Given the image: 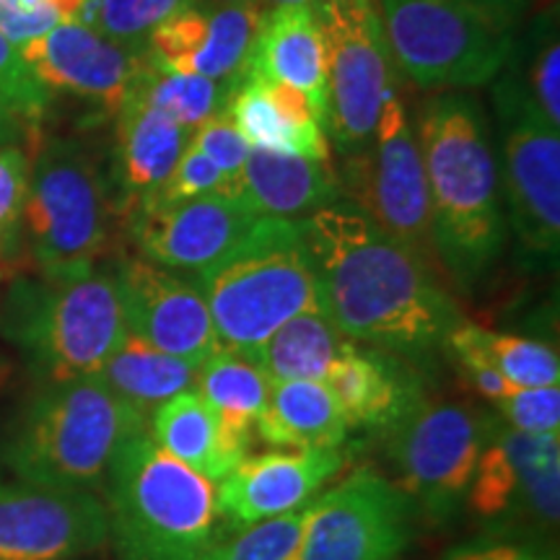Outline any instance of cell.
I'll use <instances>...</instances> for the list:
<instances>
[{
	"instance_id": "obj_41",
	"label": "cell",
	"mask_w": 560,
	"mask_h": 560,
	"mask_svg": "<svg viewBox=\"0 0 560 560\" xmlns=\"http://www.w3.org/2000/svg\"><path fill=\"white\" fill-rule=\"evenodd\" d=\"M441 560H558V550L545 537L480 535L452 548Z\"/></svg>"
},
{
	"instance_id": "obj_11",
	"label": "cell",
	"mask_w": 560,
	"mask_h": 560,
	"mask_svg": "<svg viewBox=\"0 0 560 560\" xmlns=\"http://www.w3.org/2000/svg\"><path fill=\"white\" fill-rule=\"evenodd\" d=\"M342 159L346 164L338 174L342 198L425 262H436L423 159L416 130L395 89L384 102L369 143Z\"/></svg>"
},
{
	"instance_id": "obj_21",
	"label": "cell",
	"mask_w": 560,
	"mask_h": 560,
	"mask_svg": "<svg viewBox=\"0 0 560 560\" xmlns=\"http://www.w3.org/2000/svg\"><path fill=\"white\" fill-rule=\"evenodd\" d=\"M244 79L283 83L301 91L327 132V47L314 5H278L265 13Z\"/></svg>"
},
{
	"instance_id": "obj_20",
	"label": "cell",
	"mask_w": 560,
	"mask_h": 560,
	"mask_svg": "<svg viewBox=\"0 0 560 560\" xmlns=\"http://www.w3.org/2000/svg\"><path fill=\"white\" fill-rule=\"evenodd\" d=\"M348 429L384 431L423 400V374L412 361L350 340L325 376Z\"/></svg>"
},
{
	"instance_id": "obj_1",
	"label": "cell",
	"mask_w": 560,
	"mask_h": 560,
	"mask_svg": "<svg viewBox=\"0 0 560 560\" xmlns=\"http://www.w3.org/2000/svg\"><path fill=\"white\" fill-rule=\"evenodd\" d=\"M304 231L319 312L335 330L408 361L444 348L462 314L433 265L348 200L306 215Z\"/></svg>"
},
{
	"instance_id": "obj_28",
	"label": "cell",
	"mask_w": 560,
	"mask_h": 560,
	"mask_svg": "<svg viewBox=\"0 0 560 560\" xmlns=\"http://www.w3.org/2000/svg\"><path fill=\"white\" fill-rule=\"evenodd\" d=\"M195 389L219 412L231 436L252 450L257 439L255 425L268 410L272 392L265 371L255 361L219 348L210 359L202 361Z\"/></svg>"
},
{
	"instance_id": "obj_24",
	"label": "cell",
	"mask_w": 560,
	"mask_h": 560,
	"mask_svg": "<svg viewBox=\"0 0 560 560\" xmlns=\"http://www.w3.org/2000/svg\"><path fill=\"white\" fill-rule=\"evenodd\" d=\"M145 429L161 450L213 482L229 478L231 470L252 454L247 444L231 436L219 412L202 400L198 389L179 392L166 400L151 412Z\"/></svg>"
},
{
	"instance_id": "obj_22",
	"label": "cell",
	"mask_w": 560,
	"mask_h": 560,
	"mask_svg": "<svg viewBox=\"0 0 560 560\" xmlns=\"http://www.w3.org/2000/svg\"><path fill=\"white\" fill-rule=\"evenodd\" d=\"M236 198L252 215L306 219L342 200V195L330 161L249 149L236 182Z\"/></svg>"
},
{
	"instance_id": "obj_32",
	"label": "cell",
	"mask_w": 560,
	"mask_h": 560,
	"mask_svg": "<svg viewBox=\"0 0 560 560\" xmlns=\"http://www.w3.org/2000/svg\"><path fill=\"white\" fill-rule=\"evenodd\" d=\"M149 55V52H145ZM136 89L149 100L153 107L170 115L182 128H200L215 112L226 109V104L236 86L202 79V75L177 73V70L159 68L149 58L145 68L136 79Z\"/></svg>"
},
{
	"instance_id": "obj_25",
	"label": "cell",
	"mask_w": 560,
	"mask_h": 560,
	"mask_svg": "<svg viewBox=\"0 0 560 560\" xmlns=\"http://www.w3.org/2000/svg\"><path fill=\"white\" fill-rule=\"evenodd\" d=\"M348 423L325 382L272 384L265 416L255 436L276 450H340Z\"/></svg>"
},
{
	"instance_id": "obj_40",
	"label": "cell",
	"mask_w": 560,
	"mask_h": 560,
	"mask_svg": "<svg viewBox=\"0 0 560 560\" xmlns=\"http://www.w3.org/2000/svg\"><path fill=\"white\" fill-rule=\"evenodd\" d=\"M206 195H229L231 198L229 182L221 174L219 166L206 156V153H200L192 143H187V149L182 151V156L177 161V166L172 170L170 179H166L164 187H161V190L149 200L179 202V200L206 198Z\"/></svg>"
},
{
	"instance_id": "obj_13",
	"label": "cell",
	"mask_w": 560,
	"mask_h": 560,
	"mask_svg": "<svg viewBox=\"0 0 560 560\" xmlns=\"http://www.w3.org/2000/svg\"><path fill=\"white\" fill-rule=\"evenodd\" d=\"M327 47V136L340 156L361 151L395 89L376 0H317Z\"/></svg>"
},
{
	"instance_id": "obj_48",
	"label": "cell",
	"mask_w": 560,
	"mask_h": 560,
	"mask_svg": "<svg viewBox=\"0 0 560 560\" xmlns=\"http://www.w3.org/2000/svg\"><path fill=\"white\" fill-rule=\"evenodd\" d=\"M9 122L11 117L5 112H0V138H5V132H9Z\"/></svg>"
},
{
	"instance_id": "obj_37",
	"label": "cell",
	"mask_w": 560,
	"mask_h": 560,
	"mask_svg": "<svg viewBox=\"0 0 560 560\" xmlns=\"http://www.w3.org/2000/svg\"><path fill=\"white\" fill-rule=\"evenodd\" d=\"M50 102V91L32 73L19 47L0 34V112L37 120Z\"/></svg>"
},
{
	"instance_id": "obj_5",
	"label": "cell",
	"mask_w": 560,
	"mask_h": 560,
	"mask_svg": "<svg viewBox=\"0 0 560 560\" xmlns=\"http://www.w3.org/2000/svg\"><path fill=\"white\" fill-rule=\"evenodd\" d=\"M195 283L219 346L244 359L296 314L319 310L304 219L260 215L226 257L198 272Z\"/></svg>"
},
{
	"instance_id": "obj_7",
	"label": "cell",
	"mask_w": 560,
	"mask_h": 560,
	"mask_svg": "<svg viewBox=\"0 0 560 560\" xmlns=\"http://www.w3.org/2000/svg\"><path fill=\"white\" fill-rule=\"evenodd\" d=\"M384 39L418 89H478L514 52L511 24L470 0H376Z\"/></svg>"
},
{
	"instance_id": "obj_31",
	"label": "cell",
	"mask_w": 560,
	"mask_h": 560,
	"mask_svg": "<svg viewBox=\"0 0 560 560\" xmlns=\"http://www.w3.org/2000/svg\"><path fill=\"white\" fill-rule=\"evenodd\" d=\"M236 130L247 140L249 149H268L293 156L330 161V143L322 128H301L270 102L257 81L244 79L226 104Z\"/></svg>"
},
{
	"instance_id": "obj_33",
	"label": "cell",
	"mask_w": 560,
	"mask_h": 560,
	"mask_svg": "<svg viewBox=\"0 0 560 560\" xmlns=\"http://www.w3.org/2000/svg\"><path fill=\"white\" fill-rule=\"evenodd\" d=\"M314 503L317 499L289 514L236 529L231 540H219L200 560H301Z\"/></svg>"
},
{
	"instance_id": "obj_46",
	"label": "cell",
	"mask_w": 560,
	"mask_h": 560,
	"mask_svg": "<svg viewBox=\"0 0 560 560\" xmlns=\"http://www.w3.org/2000/svg\"><path fill=\"white\" fill-rule=\"evenodd\" d=\"M317 0H268L270 9H278V5H314Z\"/></svg>"
},
{
	"instance_id": "obj_35",
	"label": "cell",
	"mask_w": 560,
	"mask_h": 560,
	"mask_svg": "<svg viewBox=\"0 0 560 560\" xmlns=\"http://www.w3.org/2000/svg\"><path fill=\"white\" fill-rule=\"evenodd\" d=\"M524 91L550 128L560 130V42L556 16L545 13L532 32V52Z\"/></svg>"
},
{
	"instance_id": "obj_36",
	"label": "cell",
	"mask_w": 560,
	"mask_h": 560,
	"mask_svg": "<svg viewBox=\"0 0 560 560\" xmlns=\"http://www.w3.org/2000/svg\"><path fill=\"white\" fill-rule=\"evenodd\" d=\"M32 164L24 149L0 145V257H11L21 244L26 195H30Z\"/></svg>"
},
{
	"instance_id": "obj_10",
	"label": "cell",
	"mask_w": 560,
	"mask_h": 560,
	"mask_svg": "<svg viewBox=\"0 0 560 560\" xmlns=\"http://www.w3.org/2000/svg\"><path fill=\"white\" fill-rule=\"evenodd\" d=\"M499 416L423 397L384 429L395 482L416 503L420 522L444 524L465 506L467 488Z\"/></svg>"
},
{
	"instance_id": "obj_39",
	"label": "cell",
	"mask_w": 560,
	"mask_h": 560,
	"mask_svg": "<svg viewBox=\"0 0 560 560\" xmlns=\"http://www.w3.org/2000/svg\"><path fill=\"white\" fill-rule=\"evenodd\" d=\"M190 143L219 166L221 174L229 182L231 198H236V182H240L242 166L244 161H247L249 143L242 138V132L236 130L229 109L215 112V115L208 117L200 128H195Z\"/></svg>"
},
{
	"instance_id": "obj_44",
	"label": "cell",
	"mask_w": 560,
	"mask_h": 560,
	"mask_svg": "<svg viewBox=\"0 0 560 560\" xmlns=\"http://www.w3.org/2000/svg\"><path fill=\"white\" fill-rule=\"evenodd\" d=\"M42 3L58 11L62 19H79L89 0H42Z\"/></svg>"
},
{
	"instance_id": "obj_19",
	"label": "cell",
	"mask_w": 560,
	"mask_h": 560,
	"mask_svg": "<svg viewBox=\"0 0 560 560\" xmlns=\"http://www.w3.org/2000/svg\"><path fill=\"white\" fill-rule=\"evenodd\" d=\"M346 465L348 459L340 450L247 454L219 486L223 524L236 532L306 506Z\"/></svg>"
},
{
	"instance_id": "obj_15",
	"label": "cell",
	"mask_w": 560,
	"mask_h": 560,
	"mask_svg": "<svg viewBox=\"0 0 560 560\" xmlns=\"http://www.w3.org/2000/svg\"><path fill=\"white\" fill-rule=\"evenodd\" d=\"M107 542L100 493L42 488L0 472V560H81Z\"/></svg>"
},
{
	"instance_id": "obj_47",
	"label": "cell",
	"mask_w": 560,
	"mask_h": 560,
	"mask_svg": "<svg viewBox=\"0 0 560 560\" xmlns=\"http://www.w3.org/2000/svg\"><path fill=\"white\" fill-rule=\"evenodd\" d=\"M13 5H21V9H34V5H45L42 0H9Z\"/></svg>"
},
{
	"instance_id": "obj_27",
	"label": "cell",
	"mask_w": 560,
	"mask_h": 560,
	"mask_svg": "<svg viewBox=\"0 0 560 560\" xmlns=\"http://www.w3.org/2000/svg\"><path fill=\"white\" fill-rule=\"evenodd\" d=\"M444 350L457 363H478L493 369L516 387H556L560 359L556 348L535 338L495 332L462 317L446 335Z\"/></svg>"
},
{
	"instance_id": "obj_8",
	"label": "cell",
	"mask_w": 560,
	"mask_h": 560,
	"mask_svg": "<svg viewBox=\"0 0 560 560\" xmlns=\"http://www.w3.org/2000/svg\"><path fill=\"white\" fill-rule=\"evenodd\" d=\"M21 236L42 278L96 270L112 244V202L100 166L75 143H50L30 172Z\"/></svg>"
},
{
	"instance_id": "obj_14",
	"label": "cell",
	"mask_w": 560,
	"mask_h": 560,
	"mask_svg": "<svg viewBox=\"0 0 560 560\" xmlns=\"http://www.w3.org/2000/svg\"><path fill=\"white\" fill-rule=\"evenodd\" d=\"M418 522L410 495L363 465L317 495L301 560H397L416 540Z\"/></svg>"
},
{
	"instance_id": "obj_30",
	"label": "cell",
	"mask_w": 560,
	"mask_h": 560,
	"mask_svg": "<svg viewBox=\"0 0 560 560\" xmlns=\"http://www.w3.org/2000/svg\"><path fill=\"white\" fill-rule=\"evenodd\" d=\"M268 11V5L208 3V24L202 32L200 47L182 73L240 86L249 70Z\"/></svg>"
},
{
	"instance_id": "obj_2",
	"label": "cell",
	"mask_w": 560,
	"mask_h": 560,
	"mask_svg": "<svg viewBox=\"0 0 560 560\" xmlns=\"http://www.w3.org/2000/svg\"><path fill=\"white\" fill-rule=\"evenodd\" d=\"M412 130L429 182L433 255L462 293H472L509 240L486 115L472 96L446 91L418 109Z\"/></svg>"
},
{
	"instance_id": "obj_3",
	"label": "cell",
	"mask_w": 560,
	"mask_h": 560,
	"mask_svg": "<svg viewBox=\"0 0 560 560\" xmlns=\"http://www.w3.org/2000/svg\"><path fill=\"white\" fill-rule=\"evenodd\" d=\"M145 425L100 374L37 384L0 439V465L32 486L100 493L122 441Z\"/></svg>"
},
{
	"instance_id": "obj_38",
	"label": "cell",
	"mask_w": 560,
	"mask_h": 560,
	"mask_svg": "<svg viewBox=\"0 0 560 560\" xmlns=\"http://www.w3.org/2000/svg\"><path fill=\"white\" fill-rule=\"evenodd\" d=\"M509 429L522 433H560V384L556 387H514L493 405Z\"/></svg>"
},
{
	"instance_id": "obj_18",
	"label": "cell",
	"mask_w": 560,
	"mask_h": 560,
	"mask_svg": "<svg viewBox=\"0 0 560 560\" xmlns=\"http://www.w3.org/2000/svg\"><path fill=\"white\" fill-rule=\"evenodd\" d=\"M19 52L47 91H68L102 104L112 115L149 62L145 50L117 45L81 19H62L50 32L21 45Z\"/></svg>"
},
{
	"instance_id": "obj_9",
	"label": "cell",
	"mask_w": 560,
	"mask_h": 560,
	"mask_svg": "<svg viewBox=\"0 0 560 560\" xmlns=\"http://www.w3.org/2000/svg\"><path fill=\"white\" fill-rule=\"evenodd\" d=\"M499 185L520 262L556 270L560 255V130L550 128L514 73L495 83Z\"/></svg>"
},
{
	"instance_id": "obj_12",
	"label": "cell",
	"mask_w": 560,
	"mask_h": 560,
	"mask_svg": "<svg viewBox=\"0 0 560 560\" xmlns=\"http://www.w3.org/2000/svg\"><path fill=\"white\" fill-rule=\"evenodd\" d=\"M465 506L486 535L552 540L560 520L558 433H522L499 420L475 467Z\"/></svg>"
},
{
	"instance_id": "obj_42",
	"label": "cell",
	"mask_w": 560,
	"mask_h": 560,
	"mask_svg": "<svg viewBox=\"0 0 560 560\" xmlns=\"http://www.w3.org/2000/svg\"><path fill=\"white\" fill-rule=\"evenodd\" d=\"M62 16L50 5H34V9H21L9 0H0V34L13 45L21 47L26 42L42 37L58 26Z\"/></svg>"
},
{
	"instance_id": "obj_26",
	"label": "cell",
	"mask_w": 560,
	"mask_h": 560,
	"mask_svg": "<svg viewBox=\"0 0 560 560\" xmlns=\"http://www.w3.org/2000/svg\"><path fill=\"white\" fill-rule=\"evenodd\" d=\"M100 376L112 395L120 397L149 423L151 412L166 400H172L179 392L195 389L198 369L125 332L120 346L104 361Z\"/></svg>"
},
{
	"instance_id": "obj_6",
	"label": "cell",
	"mask_w": 560,
	"mask_h": 560,
	"mask_svg": "<svg viewBox=\"0 0 560 560\" xmlns=\"http://www.w3.org/2000/svg\"><path fill=\"white\" fill-rule=\"evenodd\" d=\"M125 332L115 270L24 280L5 304V335L37 384L100 374Z\"/></svg>"
},
{
	"instance_id": "obj_23",
	"label": "cell",
	"mask_w": 560,
	"mask_h": 560,
	"mask_svg": "<svg viewBox=\"0 0 560 560\" xmlns=\"http://www.w3.org/2000/svg\"><path fill=\"white\" fill-rule=\"evenodd\" d=\"M190 138L192 130L153 107L132 83L128 100L117 109V172L130 206L164 187Z\"/></svg>"
},
{
	"instance_id": "obj_29",
	"label": "cell",
	"mask_w": 560,
	"mask_h": 560,
	"mask_svg": "<svg viewBox=\"0 0 560 560\" xmlns=\"http://www.w3.org/2000/svg\"><path fill=\"white\" fill-rule=\"evenodd\" d=\"M348 342L325 314L310 310L280 325L249 361L265 371L270 384L325 382L327 371Z\"/></svg>"
},
{
	"instance_id": "obj_16",
	"label": "cell",
	"mask_w": 560,
	"mask_h": 560,
	"mask_svg": "<svg viewBox=\"0 0 560 560\" xmlns=\"http://www.w3.org/2000/svg\"><path fill=\"white\" fill-rule=\"evenodd\" d=\"M125 330L174 359L200 369L219 350L213 319L192 278L143 257H128L115 270Z\"/></svg>"
},
{
	"instance_id": "obj_4",
	"label": "cell",
	"mask_w": 560,
	"mask_h": 560,
	"mask_svg": "<svg viewBox=\"0 0 560 560\" xmlns=\"http://www.w3.org/2000/svg\"><path fill=\"white\" fill-rule=\"evenodd\" d=\"M102 490L120 560H200L221 540L219 486L161 450L149 429L122 441Z\"/></svg>"
},
{
	"instance_id": "obj_43",
	"label": "cell",
	"mask_w": 560,
	"mask_h": 560,
	"mask_svg": "<svg viewBox=\"0 0 560 560\" xmlns=\"http://www.w3.org/2000/svg\"><path fill=\"white\" fill-rule=\"evenodd\" d=\"M470 3H478V5H482V9H488V11L499 13V16H503V19L514 21V16L524 5V0H470Z\"/></svg>"
},
{
	"instance_id": "obj_34",
	"label": "cell",
	"mask_w": 560,
	"mask_h": 560,
	"mask_svg": "<svg viewBox=\"0 0 560 560\" xmlns=\"http://www.w3.org/2000/svg\"><path fill=\"white\" fill-rule=\"evenodd\" d=\"M192 3L195 0H89L79 19L117 45L145 50L153 30Z\"/></svg>"
},
{
	"instance_id": "obj_45",
	"label": "cell",
	"mask_w": 560,
	"mask_h": 560,
	"mask_svg": "<svg viewBox=\"0 0 560 560\" xmlns=\"http://www.w3.org/2000/svg\"><path fill=\"white\" fill-rule=\"evenodd\" d=\"M198 3L210 5H268V0H198ZM270 9V5H268Z\"/></svg>"
},
{
	"instance_id": "obj_17",
	"label": "cell",
	"mask_w": 560,
	"mask_h": 560,
	"mask_svg": "<svg viewBox=\"0 0 560 560\" xmlns=\"http://www.w3.org/2000/svg\"><path fill=\"white\" fill-rule=\"evenodd\" d=\"M240 200L229 195L156 202L143 200L128 208V231L138 257L174 272H202L226 257L252 223Z\"/></svg>"
}]
</instances>
